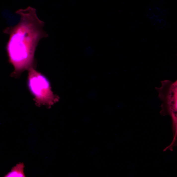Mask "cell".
Masks as SVG:
<instances>
[{"mask_svg":"<svg viewBox=\"0 0 177 177\" xmlns=\"http://www.w3.org/2000/svg\"><path fill=\"white\" fill-rule=\"evenodd\" d=\"M16 13L20 16L19 22L4 32L9 36L6 49L9 62L15 69L14 76L34 67L37 47L41 39L48 36L43 29L45 23L39 19L35 8L29 7Z\"/></svg>","mask_w":177,"mask_h":177,"instance_id":"cell-1","label":"cell"},{"mask_svg":"<svg viewBox=\"0 0 177 177\" xmlns=\"http://www.w3.org/2000/svg\"><path fill=\"white\" fill-rule=\"evenodd\" d=\"M29 70L28 84L30 91L34 96L36 104L50 107L58 101L59 97L53 94L47 78L37 71L34 67Z\"/></svg>","mask_w":177,"mask_h":177,"instance_id":"cell-2","label":"cell"},{"mask_svg":"<svg viewBox=\"0 0 177 177\" xmlns=\"http://www.w3.org/2000/svg\"><path fill=\"white\" fill-rule=\"evenodd\" d=\"M24 166L23 163H20L16 165L12 169L11 172L6 176V177H25L24 172Z\"/></svg>","mask_w":177,"mask_h":177,"instance_id":"cell-3","label":"cell"}]
</instances>
